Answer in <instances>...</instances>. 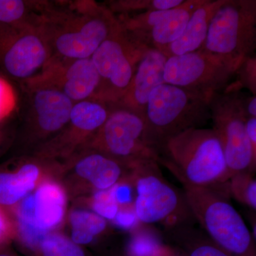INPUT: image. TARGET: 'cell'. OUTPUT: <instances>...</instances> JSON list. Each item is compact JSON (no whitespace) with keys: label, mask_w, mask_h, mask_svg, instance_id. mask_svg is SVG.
<instances>
[{"label":"cell","mask_w":256,"mask_h":256,"mask_svg":"<svg viewBox=\"0 0 256 256\" xmlns=\"http://www.w3.org/2000/svg\"><path fill=\"white\" fill-rule=\"evenodd\" d=\"M168 57L150 48L140 60L128 92L118 105L144 114L152 92L164 84V69Z\"/></svg>","instance_id":"cell-17"},{"label":"cell","mask_w":256,"mask_h":256,"mask_svg":"<svg viewBox=\"0 0 256 256\" xmlns=\"http://www.w3.org/2000/svg\"><path fill=\"white\" fill-rule=\"evenodd\" d=\"M234 74L230 66L202 52L169 57L165 63V84L212 98L225 88Z\"/></svg>","instance_id":"cell-12"},{"label":"cell","mask_w":256,"mask_h":256,"mask_svg":"<svg viewBox=\"0 0 256 256\" xmlns=\"http://www.w3.org/2000/svg\"><path fill=\"white\" fill-rule=\"evenodd\" d=\"M183 188L192 216L212 242L234 256H256L252 234L220 190L188 185Z\"/></svg>","instance_id":"cell-3"},{"label":"cell","mask_w":256,"mask_h":256,"mask_svg":"<svg viewBox=\"0 0 256 256\" xmlns=\"http://www.w3.org/2000/svg\"><path fill=\"white\" fill-rule=\"evenodd\" d=\"M72 240L78 245H86L95 240L107 228L105 218L95 212L75 210L70 215Z\"/></svg>","instance_id":"cell-23"},{"label":"cell","mask_w":256,"mask_h":256,"mask_svg":"<svg viewBox=\"0 0 256 256\" xmlns=\"http://www.w3.org/2000/svg\"><path fill=\"white\" fill-rule=\"evenodd\" d=\"M186 256H234L212 242L206 234L186 225L170 230Z\"/></svg>","instance_id":"cell-21"},{"label":"cell","mask_w":256,"mask_h":256,"mask_svg":"<svg viewBox=\"0 0 256 256\" xmlns=\"http://www.w3.org/2000/svg\"><path fill=\"white\" fill-rule=\"evenodd\" d=\"M66 203L63 188L46 180L14 206L15 229L25 248L34 252L47 234L62 223Z\"/></svg>","instance_id":"cell-11"},{"label":"cell","mask_w":256,"mask_h":256,"mask_svg":"<svg viewBox=\"0 0 256 256\" xmlns=\"http://www.w3.org/2000/svg\"><path fill=\"white\" fill-rule=\"evenodd\" d=\"M109 105L108 116L87 149L129 165L142 161L161 164V152L151 137L144 114L118 104Z\"/></svg>","instance_id":"cell-7"},{"label":"cell","mask_w":256,"mask_h":256,"mask_svg":"<svg viewBox=\"0 0 256 256\" xmlns=\"http://www.w3.org/2000/svg\"><path fill=\"white\" fill-rule=\"evenodd\" d=\"M156 256H186L184 254L176 252L174 249L171 248L166 246V248L163 250L161 254Z\"/></svg>","instance_id":"cell-35"},{"label":"cell","mask_w":256,"mask_h":256,"mask_svg":"<svg viewBox=\"0 0 256 256\" xmlns=\"http://www.w3.org/2000/svg\"><path fill=\"white\" fill-rule=\"evenodd\" d=\"M42 18L15 26L0 25V66L10 76L28 80L50 60L52 53Z\"/></svg>","instance_id":"cell-10"},{"label":"cell","mask_w":256,"mask_h":256,"mask_svg":"<svg viewBox=\"0 0 256 256\" xmlns=\"http://www.w3.org/2000/svg\"><path fill=\"white\" fill-rule=\"evenodd\" d=\"M149 48L119 22L90 57L100 77L96 100L118 104L128 92L138 64Z\"/></svg>","instance_id":"cell-8"},{"label":"cell","mask_w":256,"mask_h":256,"mask_svg":"<svg viewBox=\"0 0 256 256\" xmlns=\"http://www.w3.org/2000/svg\"><path fill=\"white\" fill-rule=\"evenodd\" d=\"M40 168L26 163L14 172H0V206L14 207L36 188L40 180Z\"/></svg>","instance_id":"cell-20"},{"label":"cell","mask_w":256,"mask_h":256,"mask_svg":"<svg viewBox=\"0 0 256 256\" xmlns=\"http://www.w3.org/2000/svg\"><path fill=\"white\" fill-rule=\"evenodd\" d=\"M87 150L88 152L76 163L75 171L96 192L110 190L129 178L132 165L122 162L100 151Z\"/></svg>","instance_id":"cell-18"},{"label":"cell","mask_w":256,"mask_h":256,"mask_svg":"<svg viewBox=\"0 0 256 256\" xmlns=\"http://www.w3.org/2000/svg\"><path fill=\"white\" fill-rule=\"evenodd\" d=\"M92 205L94 212L105 220H114L119 210V205L111 188L96 192L92 196Z\"/></svg>","instance_id":"cell-27"},{"label":"cell","mask_w":256,"mask_h":256,"mask_svg":"<svg viewBox=\"0 0 256 256\" xmlns=\"http://www.w3.org/2000/svg\"><path fill=\"white\" fill-rule=\"evenodd\" d=\"M245 129L252 151L256 154V118H248L246 120Z\"/></svg>","instance_id":"cell-34"},{"label":"cell","mask_w":256,"mask_h":256,"mask_svg":"<svg viewBox=\"0 0 256 256\" xmlns=\"http://www.w3.org/2000/svg\"><path fill=\"white\" fill-rule=\"evenodd\" d=\"M2 142V132H0V144H1Z\"/></svg>","instance_id":"cell-37"},{"label":"cell","mask_w":256,"mask_h":256,"mask_svg":"<svg viewBox=\"0 0 256 256\" xmlns=\"http://www.w3.org/2000/svg\"><path fill=\"white\" fill-rule=\"evenodd\" d=\"M204 2V0H185L174 9L126 15L122 24L140 42L162 52L182 36L192 14Z\"/></svg>","instance_id":"cell-13"},{"label":"cell","mask_w":256,"mask_h":256,"mask_svg":"<svg viewBox=\"0 0 256 256\" xmlns=\"http://www.w3.org/2000/svg\"><path fill=\"white\" fill-rule=\"evenodd\" d=\"M244 114L247 118H256V96L242 97L240 96Z\"/></svg>","instance_id":"cell-33"},{"label":"cell","mask_w":256,"mask_h":256,"mask_svg":"<svg viewBox=\"0 0 256 256\" xmlns=\"http://www.w3.org/2000/svg\"><path fill=\"white\" fill-rule=\"evenodd\" d=\"M23 82L25 86L54 88L76 104L96 100L100 77L90 58L70 60H50L41 72Z\"/></svg>","instance_id":"cell-14"},{"label":"cell","mask_w":256,"mask_h":256,"mask_svg":"<svg viewBox=\"0 0 256 256\" xmlns=\"http://www.w3.org/2000/svg\"><path fill=\"white\" fill-rule=\"evenodd\" d=\"M15 224L5 208L0 206V248L16 235Z\"/></svg>","instance_id":"cell-30"},{"label":"cell","mask_w":256,"mask_h":256,"mask_svg":"<svg viewBox=\"0 0 256 256\" xmlns=\"http://www.w3.org/2000/svg\"><path fill=\"white\" fill-rule=\"evenodd\" d=\"M110 112V105L102 101L87 100L74 104L65 127L47 146V154H66L78 146L88 148Z\"/></svg>","instance_id":"cell-15"},{"label":"cell","mask_w":256,"mask_h":256,"mask_svg":"<svg viewBox=\"0 0 256 256\" xmlns=\"http://www.w3.org/2000/svg\"><path fill=\"white\" fill-rule=\"evenodd\" d=\"M47 3L0 0V25L15 26L41 20Z\"/></svg>","instance_id":"cell-22"},{"label":"cell","mask_w":256,"mask_h":256,"mask_svg":"<svg viewBox=\"0 0 256 256\" xmlns=\"http://www.w3.org/2000/svg\"><path fill=\"white\" fill-rule=\"evenodd\" d=\"M238 90L217 92L210 100V118L216 133L229 173L255 172L256 154L247 137L244 114Z\"/></svg>","instance_id":"cell-9"},{"label":"cell","mask_w":256,"mask_h":256,"mask_svg":"<svg viewBox=\"0 0 256 256\" xmlns=\"http://www.w3.org/2000/svg\"><path fill=\"white\" fill-rule=\"evenodd\" d=\"M239 74L238 84L232 85L234 88L239 90L240 87H246L252 92L256 94V60L255 56L249 57L245 60L242 66L236 70Z\"/></svg>","instance_id":"cell-29"},{"label":"cell","mask_w":256,"mask_h":256,"mask_svg":"<svg viewBox=\"0 0 256 256\" xmlns=\"http://www.w3.org/2000/svg\"><path fill=\"white\" fill-rule=\"evenodd\" d=\"M42 24L50 48V60L89 58L119 25L116 14L94 1L66 8L47 6Z\"/></svg>","instance_id":"cell-1"},{"label":"cell","mask_w":256,"mask_h":256,"mask_svg":"<svg viewBox=\"0 0 256 256\" xmlns=\"http://www.w3.org/2000/svg\"><path fill=\"white\" fill-rule=\"evenodd\" d=\"M210 98L165 82L152 92L144 116L160 152L170 138L206 124Z\"/></svg>","instance_id":"cell-4"},{"label":"cell","mask_w":256,"mask_h":256,"mask_svg":"<svg viewBox=\"0 0 256 256\" xmlns=\"http://www.w3.org/2000/svg\"><path fill=\"white\" fill-rule=\"evenodd\" d=\"M130 183L127 180L120 182L111 188L114 200L118 204L128 206L132 200V190Z\"/></svg>","instance_id":"cell-31"},{"label":"cell","mask_w":256,"mask_h":256,"mask_svg":"<svg viewBox=\"0 0 256 256\" xmlns=\"http://www.w3.org/2000/svg\"><path fill=\"white\" fill-rule=\"evenodd\" d=\"M114 220L119 226L124 228H129L134 225L138 218L134 214V210L124 206V208H119Z\"/></svg>","instance_id":"cell-32"},{"label":"cell","mask_w":256,"mask_h":256,"mask_svg":"<svg viewBox=\"0 0 256 256\" xmlns=\"http://www.w3.org/2000/svg\"><path fill=\"white\" fill-rule=\"evenodd\" d=\"M0 256H15L9 252H0Z\"/></svg>","instance_id":"cell-36"},{"label":"cell","mask_w":256,"mask_h":256,"mask_svg":"<svg viewBox=\"0 0 256 256\" xmlns=\"http://www.w3.org/2000/svg\"><path fill=\"white\" fill-rule=\"evenodd\" d=\"M256 48V1L224 0L210 20L202 52L236 72Z\"/></svg>","instance_id":"cell-5"},{"label":"cell","mask_w":256,"mask_h":256,"mask_svg":"<svg viewBox=\"0 0 256 256\" xmlns=\"http://www.w3.org/2000/svg\"><path fill=\"white\" fill-rule=\"evenodd\" d=\"M230 194L239 203L256 210V180L252 172H240L230 176L228 183Z\"/></svg>","instance_id":"cell-26"},{"label":"cell","mask_w":256,"mask_h":256,"mask_svg":"<svg viewBox=\"0 0 256 256\" xmlns=\"http://www.w3.org/2000/svg\"><path fill=\"white\" fill-rule=\"evenodd\" d=\"M18 96L12 84L0 76V124L9 118L16 110Z\"/></svg>","instance_id":"cell-28"},{"label":"cell","mask_w":256,"mask_h":256,"mask_svg":"<svg viewBox=\"0 0 256 256\" xmlns=\"http://www.w3.org/2000/svg\"><path fill=\"white\" fill-rule=\"evenodd\" d=\"M164 165L182 185L218 188L230 176L222 144L213 129L191 128L170 138L161 151Z\"/></svg>","instance_id":"cell-2"},{"label":"cell","mask_w":256,"mask_h":256,"mask_svg":"<svg viewBox=\"0 0 256 256\" xmlns=\"http://www.w3.org/2000/svg\"><path fill=\"white\" fill-rule=\"evenodd\" d=\"M36 256H86L78 244L60 233L47 234L34 252Z\"/></svg>","instance_id":"cell-24"},{"label":"cell","mask_w":256,"mask_h":256,"mask_svg":"<svg viewBox=\"0 0 256 256\" xmlns=\"http://www.w3.org/2000/svg\"><path fill=\"white\" fill-rule=\"evenodd\" d=\"M185 0H120L111 1L108 9L114 14H129L134 12L156 11L170 10L178 8L184 2Z\"/></svg>","instance_id":"cell-25"},{"label":"cell","mask_w":256,"mask_h":256,"mask_svg":"<svg viewBox=\"0 0 256 256\" xmlns=\"http://www.w3.org/2000/svg\"><path fill=\"white\" fill-rule=\"evenodd\" d=\"M128 181L136 190L133 210L139 222L171 230L193 217L184 194L165 180L156 162L134 163Z\"/></svg>","instance_id":"cell-6"},{"label":"cell","mask_w":256,"mask_h":256,"mask_svg":"<svg viewBox=\"0 0 256 256\" xmlns=\"http://www.w3.org/2000/svg\"><path fill=\"white\" fill-rule=\"evenodd\" d=\"M25 88L30 95L28 124L34 132L41 138L60 132L68 122L73 101L54 88Z\"/></svg>","instance_id":"cell-16"},{"label":"cell","mask_w":256,"mask_h":256,"mask_svg":"<svg viewBox=\"0 0 256 256\" xmlns=\"http://www.w3.org/2000/svg\"><path fill=\"white\" fill-rule=\"evenodd\" d=\"M224 2L204 0V2L192 14L182 36L162 53L169 58L201 50L206 40L210 20Z\"/></svg>","instance_id":"cell-19"}]
</instances>
